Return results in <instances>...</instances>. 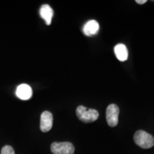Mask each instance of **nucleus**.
Wrapping results in <instances>:
<instances>
[{"instance_id":"nucleus-1","label":"nucleus","mask_w":154,"mask_h":154,"mask_svg":"<svg viewBox=\"0 0 154 154\" xmlns=\"http://www.w3.org/2000/svg\"><path fill=\"white\" fill-rule=\"evenodd\" d=\"M77 117L84 123H91L99 118V113L95 109H87L84 106H79L76 111Z\"/></svg>"},{"instance_id":"nucleus-2","label":"nucleus","mask_w":154,"mask_h":154,"mask_svg":"<svg viewBox=\"0 0 154 154\" xmlns=\"http://www.w3.org/2000/svg\"><path fill=\"white\" fill-rule=\"evenodd\" d=\"M134 139L135 143L143 149H150L154 146V137L144 131L139 130L135 133Z\"/></svg>"},{"instance_id":"nucleus-3","label":"nucleus","mask_w":154,"mask_h":154,"mask_svg":"<svg viewBox=\"0 0 154 154\" xmlns=\"http://www.w3.org/2000/svg\"><path fill=\"white\" fill-rule=\"evenodd\" d=\"M54 154H74V146L70 142H54L51 145Z\"/></svg>"},{"instance_id":"nucleus-4","label":"nucleus","mask_w":154,"mask_h":154,"mask_svg":"<svg viewBox=\"0 0 154 154\" xmlns=\"http://www.w3.org/2000/svg\"><path fill=\"white\" fill-rule=\"evenodd\" d=\"M119 108L116 104H110L106 109V121L109 126H116L119 123Z\"/></svg>"},{"instance_id":"nucleus-5","label":"nucleus","mask_w":154,"mask_h":154,"mask_svg":"<svg viewBox=\"0 0 154 154\" xmlns=\"http://www.w3.org/2000/svg\"><path fill=\"white\" fill-rule=\"evenodd\" d=\"M53 126V115L49 111H45L42 113L40 121V129L42 132H48Z\"/></svg>"},{"instance_id":"nucleus-6","label":"nucleus","mask_w":154,"mask_h":154,"mask_svg":"<svg viewBox=\"0 0 154 154\" xmlns=\"http://www.w3.org/2000/svg\"><path fill=\"white\" fill-rule=\"evenodd\" d=\"M99 30V24L96 20H89L84 24L83 32L86 36H91L96 35Z\"/></svg>"},{"instance_id":"nucleus-7","label":"nucleus","mask_w":154,"mask_h":154,"mask_svg":"<svg viewBox=\"0 0 154 154\" xmlns=\"http://www.w3.org/2000/svg\"><path fill=\"white\" fill-rule=\"evenodd\" d=\"M16 95L19 99L22 100L29 99L32 96V88L27 84H21L17 88Z\"/></svg>"},{"instance_id":"nucleus-8","label":"nucleus","mask_w":154,"mask_h":154,"mask_svg":"<svg viewBox=\"0 0 154 154\" xmlns=\"http://www.w3.org/2000/svg\"><path fill=\"white\" fill-rule=\"evenodd\" d=\"M40 16L42 19L45 21L46 24L47 25H50L51 23V19H52L54 15V11L51 7L48 5H44L42 6L40 9Z\"/></svg>"},{"instance_id":"nucleus-9","label":"nucleus","mask_w":154,"mask_h":154,"mask_svg":"<svg viewBox=\"0 0 154 154\" xmlns=\"http://www.w3.org/2000/svg\"><path fill=\"white\" fill-rule=\"evenodd\" d=\"M116 57L120 61H125L128 59V51L126 46L123 44H119L114 47Z\"/></svg>"},{"instance_id":"nucleus-10","label":"nucleus","mask_w":154,"mask_h":154,"mask_svg":"<svg viewBox=\"0 0 154 154\" xmlns=\"http://www.w3.org/2000/svg\"><path fill=\"white\" fill-rule=\"evenodd\" d=\"M1 154H15L14 150L10 146H5L2 149Z\"/></svg>"},{"instance_id":"nucleus-11","label":"nucleus","mask_w":154,"mask_h":154,"mask_svg":"<svg viewBox=\"0 0 154 154\" xmlns=\"http://www.w3.org/2000/svg\"><path fill=\"white\" fill-rule=\"evenodd\" d=\"M136 2L138 4V5H143V4L147 2V1L146 0H136Z\"/></svg>"}]
</instances>
